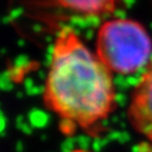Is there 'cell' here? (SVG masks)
<instances>
[{
  "label": "cell",
  "instance_id": "cell-1",
  "mask_svg": "<svg viewBox=\"0 0 152 152\" xmlns=\"http://www.w3.org/2000/svg\"><path fill=\"white\" fill-rule=\"evenodd\" d=\"M42 99L65 135H94L115 108L113 73L70 26L55 33Z\"/></svg>",
  "mask_w": 152,
  "mask_h": 152
},
{
  "label": "cell",
  "instance_id": "cell-2",
  "mask_svg": "<svg viewBox=\"0 0 152 152\" xmlns=\"http://www.w3.org/2000/svg\"><path fill=\"white\" fill-rule=\"evenodd\" d=\"M95 52L112 73L131 75L152 59V39L136 20L108 19L98 28Z\"/></svg>",
  "mask_w": 152,
  "mask_h": 152
},
{
  "label": "cell",
  "instance_id": "cell-3",
  "mask_svg": "<svg viewBox=\"0 0 152 152\" xmlns=\"http://www.w3.org/2000/svg\"><path fill=\"white\" fill-rule=\"evenodd\" d=\"M37 20L54 26L68 17L98 18L113 14L122 0H16Z\"/></svg>",
  "mask_w": 152,
  "mask_h": 152
},
{
  "label": "cell",
  "instance_id": "cell-4",
  "mask_svg": "<svg viewBox=\"0 0 152 152\" xmlns=\"http://www.w3.org/2000/svg\"><path fill=\"white\" fill-rule=\"evenodd\" d=\"M127 118L132 127L152 143V59L132 94Z\"/></svg>",
  "mask_w": 152,
  "mask_h": 152
}]
</instances>
